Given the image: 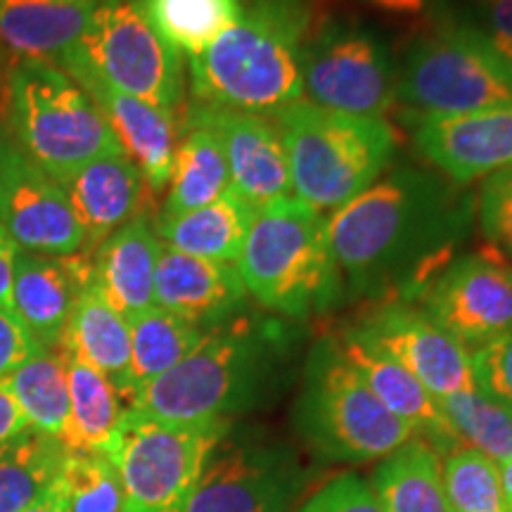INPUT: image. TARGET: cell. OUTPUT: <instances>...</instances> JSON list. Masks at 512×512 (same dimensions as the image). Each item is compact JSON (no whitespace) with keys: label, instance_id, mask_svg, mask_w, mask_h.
<instances>
[{"label":"cell","instance_id":"cell-33","mask_svg":"<svg viewBox=\"0 0 512 512\" xmlns=\"http://www.w3.org/2000/svg\"><path fill=\"white\" fill-rule=\"evenodd\" d=\"M29 427L60 441L69 418L67 354L41 349L3 382Z\"/></svg>","mask_w":512,"mask_h":512},{"label":"cell","instance_id":"cell-46","mask_svg":"<svg viewBox=\"0 0 512 512\" xmlns=\"http://www.w3.org/2000/svg\"><path fill=\"white\" fill-rule=\"evenodd\" d=\"M498 477H501L505 503H508V510L512 512V458L498 465Z\"/></svg>","mask_w":512,"mask_h":512},{"label":"cell","instance_id":"cell-45","mask_svg":"<svg viewBox=\"0 0 512 512\" xmlns=\"http://www.w3.org/2000/svg\"><path fill=\"white\" fill-rule=\"evenodd\" d=\"M22 512H67L64 510V496H62L60 479H55V484L50 486L46 494H43L41 498H36V501Z\"/></svg>","mask_w":512,"mask_h":512},{"label":"cell","instance_id":"cell-2","mask_svg":"<svg viewBox=\"0 0 512 512\" xmlns=\"http://www.w3.org/2000/svg\"><path fill=\"white\" fill-rule=\"evenodd\" d=\"M290 337L275 320L233 318L209 330L202 342L145 384L126 411L171 425L230 422L271 396Z\"/></svg>","mask_w":512,"mask_h":512},{"label":"cell","instance_id":"cell-5","mask_svg":"<svg viewBox=\"0 0 512 512\" xmlns=\"http://www.w3.org/2000/svg\"><path fill=\"white\" fill-rule=\"evenodd\" d=\"M283 140L292 195L313 209H339L384 176L396 155L384 117L332 112L297 100L273 114Z\"/></svg>","mask_w":512,"mask_h":512},{"label":"cell","instance_id":"cell-24","mask_svg":"<svg viewBox=\"0 0 512 512\" xmlns=\"http://www.w3.org/2000/svg\"><path fill=\"white\" fill-rule=\"evenodd\" d=\"M98 0H0V43L10 53L57 60L79 41Z\"/></svg>","mask_w":512,"mask_h":512},{"label":"cell","instance_id":"cell-10","mask_svg":"<svg viewBox=\"0 0 512 512\" xmlns=\"http://www.w3.org/2000/svg\"><path fill=\"white\" fill-rule=\"evenodd\" d=\"M69 50L117 91L169 114L181 107V55L152 29L140 0H98Z\"/></svg>","mask_w":512,"mask_h":512},{"label":"cell","instance_id":"cell-25","mask_svg":"<svg viewBox=\"0 0 512 512\" xmlns=\"http://www.w3.org/2000/svg\"><path fill=\"white\" fill-rule=\"evenodd\" d=\"M64 354L79 358L110 380L119 394H126L131 363V325L107 302L100 287H83L62 335Z\"/></svg>","mask_w":512,"mask_h":512},{"label":"cell","instance_id":"cell-6","mask_svg":"<svg viewBox=\"0 0 512 512\" xmlns=\"http://www.w3.org/2000/svg\"><path fill=\"white\" fill-rule=\"evenodd\" d=\"M5 128L57 183L93 159L124 152L91 95L55 60L41 57H24L12 67Z\"/></svg>","mask_w":512,"mask_h":512},{"label":"cell","instance_id":"cell-41","mask_svg":"<svg viewBox=\"0 0 512 512\" xmlns=\"http://www.w3.org/2000/svg\"><path fill=\"white\" fill-rule=\"evenodd\" d=\"M475 15L472 27L512 67V0H475Z\"/></svg>","mask_w":512,"mask_h":512},{"label":"cell","instance_id":"cell-35","mask_svg":"<svg viewBox=\"0 0 512 512\" xmlns=\"http://www.w3.org/2000/svg\"><path fill=\"white\" fill-rule=\"evenodd\" d=\"M57 479L67 512H124V486L105 453H67Z\"/></svg>","mask_w":512,"mask_h":512},{"label":"cell","instance_id":"cell-17","mask_svg":"<svg viewBox=\"0 0 512 512\" xmlns=\"http://www.w3.org/2000/svg\"><path fill=\"white\" fill-rule=\"evenodd\" d=\"M55 62L91 95L95 107L117 136L121 150L138 166L145 181L155 190L166 188L171 181L176 155L174 114L117 91L72 50H64Z\"/></svg>","mask_w":512,"mask_h":512},{"label":"cell","instance_id":"cell-19","mask_svg":"<svg viewBox=\"0 0 512 512\" xmlns=\"http://www.w3.org/2000/svg\"><path fill=\"white\" fill-rule=\"evenodd\" d=\"M93 278L86 254L50 256L19 249L10 306L41 349H60L64 328L83 287Z\"/></svg>","mask_w":512,"mask_h":512},{"label":"cell","instance_id":"cell-8","mask_svg":"<svg viewBox=\"0 0 512 512\" xmlns=\"http://www.w3.org/2000/svg\"><path fill=\"white\" fill-rule=\"evenodd\" d=\"M396 98L415 117L512 105V67L472 24H441L415 38L396 72Z\"/></svg>","mask_w":512,"mask_h":512},{"label":"cell","instance_id":"cell-44","mask_svg":"<svg viewBox=\"0 0 512 512\" xmlns=\"http://www.w3.org/2000/svg\"><path fill=\"white\" fill-rule=\"evenodd\" d=\"M363 3L380 8L394 15H422L432 5V0H363Z\"/></svg>","mask_w":512,"mask_h":512},{"label":"cell","instance_id":"cell-7","mask_svg":"<svg viewBox=\"0 0 512 512\" xmlns=\"http://www.w3.org/2000/svg\"><path fill=\"white\" fill-rule=\"evenodd\" d=\"M294 425L318 456L351 465L387 458L418 437L375 399L335 337H323L311 349Z\"/></svg>","mask_w":512,"mask_h":512},{"label":"cell","instance_id":"cell-3","mask_svg":"<svg viewBox=\"0 0 512 512\" xmlns=\"http://www.w3.org/2000/svg\"><path fill=\"white\" fill-rule=\"evenodd\" d=\"M311 34L306 0H245L235 27L190 60L200 105L275 114L302 100V50Z\"/></svg>","mask_w":512,"mask_h":512},{"label":"cell","instance_id":"cell-12","mask_svg":"<svg viewBox=\"0 0 512 512\" xmlns=\"http://www.w3.org/2000/svg\"><path fill=\"white\" fill-rule=\"evenodd\" d=\"M304 484V467L285 446H228L223 439L204 467L185 512H287Z\"/></svg>","mask_w":512,"mask_h":512},{"label":"cell","instance_id":"cell-39","mask_svg":"<svg viewBox=\"0 0 512 512\" xmlns=\"http://www.w3.org/2000/svg\"><path fill=\"white\" fill-rule=\"evenodd\" d=\"M297 512H387L368 479L361 475H342L320 486L306 498Z\"/></svg>","mask_w":512,"mask_h":512},{"label":"cell","instance_id":"cell-38","mask_svg":"<svg viewBox=\"0 0 512 512\" xmlns=\"http://www.w3.org/2000/svg\"><path fill=\"white\" fill-rule=\"evenodd\" d=\"M470 363L479 392L512 406V328L470 351Z\"/></svg>","mask_w":512,"mask_h":512},{"label":"cell","instance_id":"cell-43","mask_svg":"<svg viewBox=\"0 0 512 512\" xmlns=\"http://www.w3.org/2000/svg\"><path fill=\"white\" fill-rule=\"evenodd\" d=\"M19 247L0 226V306H10L12 294V273H15V259Z\"/></svg>","mask_w":512,"mask_h":512},{"label":"cell","instance_id":"cell-13","mask_svg":"<svg viewBox=\"0 0 512 512\" xmlns=\"http://www.w3.org/2000/svg\"><path fill=\"white\" fill-rule=\"evenodd\" d=\"M0 226L24 252L83 254L86 238L62 185L0 128Z\"/></svg>","mask_w":512,"mask_h":512},{"label":"cell","instance_id":"cell-28","mask_svg":"<svg viewBox=\"0 0 512 512\" xmlns=\"http://www.w3.org/2000/svg\"><path fill=\"white\" fill-rule=\"evenodd\" d=\"M69 418L60 444L67 453L110 451L126 408L124 396L105 375L67 354Z\"/></svg>","mask_w":512,"mask_h":512},{"label":"cell","instance_id":"cell-15","mask_svg":"<svg viewBox=\"0 0 512 512\" xmlns=\"http://www.w3.org/2000/svg\"><path fill=\"white\" fill-rule=\"evenodd\" d=\"M347 332L394 358L434 399L477 387L470 351L425 311L401 302L382 304Z\"/></svg>","mask_w":512,"mask_h":512},{"label":"cell","instance_id":"cell-14","mask_svg":"<svg viewBox=\"0 0 512 512\" xmlns=\"http://www.w3.org/2000/svg\"><path fill=\"white\" fill-rule=\"evenodd\" d=\"M420 299L434 323L475 351L512 328V264L489 252L453 256Z\"/></svg>","mask_w":512,"mask_h":512},{"label":"cell","instance_id":"cell-11","mask_svg":"<svg viewBox=\"0 0 512 512\" xmlns=\"http://www.w3.org/2000/svg\"><path fill=\"white\" fill-rule=\"evenodd\" d=\"M302 93L325 110L384 117L396 100V69L373 31L332 22L306 38Z\"/></svg>","mask_w":512,"mask_h":512},{"label":"cell","instance_id":"cell-36","mask_svg":"<svg viewBox=\"0 0 512 512\" xmlns=\"http://www.w3.org/2000/svg\"><path fill=\"white\" fill-rule=\"evenodd\" d=\"M444 484L453 512H510L498 465L470 448L446 453Z\"/></svg>","mask_w":512,"mask_h":512},{"label":"cell","instance_id":"cell-30","mask_svg":"<svg viewBox=\"0 0 512 512\" xmlns=\"http://www.w3.org/2000/svg\"><path fill=\"white\" fill-rule=\"evenodd\" d=\"M128 325H131V363H128L126 401H131L145 384L181 363L209 332L162 306L143 311L128 320Z\"/></svg>","mask_w":512,"mask_h":512},{"label":"cell","instance_id":"cell-20","mask_svg":"<svg viewBox=\"0 0 512 512\" xmlns=\"http://www.w3.org/2000/svg\"><path fill=\"white\" fill-rule=\"evenodd\" d=\"M249 294L233 264L197 259L176 252L162 242L157 275L155 306L214 330L245 311Z\"/></svg>","mask_w":512,"mask_h":512},{"label":"cell","instance_id":"cell-16","mask_svg":"<svg viewBox=\"0 0 512 512\" xmlns=\"http://www.w3.org/2000/svg\"><path fill=\"white\" fill-rule=\"evenodd\" d=\"M185 124L209 128L219 138L228 164L230 188L254 211L292 197L283 140L266 117L197 105L190 107Z\"/></svg>","mask_w":512,"mask_h":512},{"label":"cell","instance_id":"cell-29","mask_svg":"<svg viewBox=\"0 0 512 512\" xmlns=\"http://www.w3.org/2000/svg\"><path fill=\"white\" fill-rule=\"evenodd\" d=\"M169 183L171 188L159 221L207 207L233 190L221 143L209 128L185 124V136L176 147Z\"/></svg>","mask_w":512,"mask_h":512},{"label":"cell","instance_id":"cell-34","mask_svg":"<svg viewBox=\"0 0 512 512\" xmlns=\"http://www.w3.org/2000/svg\"><path fill=\"white\" fill-rule=\"evenodd\" d=\"M437 401L460 448L482 453L496 465L512 458V406L491 399L477 387Z\"/></svg>","mask_w":512,"mask_h":512},{"label":"cell","instance_id":"cell-21","mask_svg":"<svg viewBox=\"0 0 512 512\" xmlns=\"http://www.w3.org/2000/svg\"><path fill=\"white\" fill-rule=\"evenodd\" d=\"M143 181L138 166L124 152L93 159L62 178L60 185L86 238L83 254L91 256L114 230L136 216Z\"/></svg>","mask_w":512,"mask_h":512},{"label":"cell","instance_id":"cell-4","mask_svg":"<svg viewBox=\"0 0 512 512\" xmlns=\"http://www.w3.org/2000/svg\"><path fill=\"white\" fill-rule=\"evenodd\" d=\"M235 268L256 304L287 318L330 309L342 292L328 219L294 195L254 211Z\"/></svg>","mask_w":512,"mask_h":512},{"label":"cell","instance_id":"cell-22","mask_svg":"<svg viewBox=\"0 0 512 512\" xmlns=\"http://www.w3.org/2000/svg\"><path fill=\"white\" fill-rule=\"evenodd\" d=\"M337 342L361 380L389 413L408 422L415 434L439 453H451L460 448L446 415L441 413L439 401L406 368L351 332H344Z\"/></svg>","mask_w":512,"mask_h":512},{"label":"cell","instance_id":"cell-31","mask_svg":"<svg viewBox=\"0 0 512 512\" xmlns=\"http://www.w3.org/2000/svg\"><path fill=\"white\" fill-rule=\"evenodd\" d=\"M67 451L60 441L27 427L0 444V512H22L60 477Z\"/></svg>","mask_w":512,"mask_h":512},{"label":"cell","instance_id":"cell-23","mask_svg":"<svg viewBox=\"0 0 512 512\" xmlns=\"http://www.w3.org/2000/svg\"><path fill=\"white\" fill-rule=\"evenodd\" d=\"M162 240L143 214L107 238L93 252V283L126 320L155 306V275Z\"/></svg>","mask_w":512,"mask_h":512},{"label":"cell","instance_id":"cell-42","mask_svg":"<svg viewBox=\"0 0 512 512\" xmlns=\"http://www.w3.org/2000/svg\"><path fill=\"white\" fill-rule=\"evenodd\" d=\"M27 427V418L19 411V406L10 396L8 389H5V384H0V444L17 437V434L27 430Z\"/></svg>","mask_w":512,"mask_h":512},{"label":"cell","instance_id":"cell-9","mask_svg":"<svg viewBox=\"0 0 512 512\" xmlns=\"http://www.w3.org/2000/svg\"><path fill=\"white\" fill-rule=\"evenodd\" d=\"M230 422L171 425L124 411L107 456L124 486V512H185Z\"/></svg>","mask_w":512,"mask_h":512},{"label":"cell","instance_id":"cell-37","mask_svg":"<svg viewBox=\"0 0 512 512\" xmlns=\"http://www.w3.org/2000/svg\"><path fill=\"white\" fill-rule=\"evenodd\" d=\"M477 216L486 240L512 259V166L479 185Z\"/></svg>","mask_w":512,"mask_h":512},{"label":"cell","instance_id":"cell-26","mask_svg":"<svg viewBox=\"0 0 512 512\" xmlns=\"http://www.w3.org/2000/svg\"><path fill=\"white\" fill-rule=\"evenodd\" d=\"M370 486L387 512H453L439 451L420 437L382 458Z\"/></svg>","mask_w":512,"mask_h":512},{"label":"cell","instance_id":"cell-32","mask_svg":"<svg viewBox=\"0 0 512 512\" xmlns=\"http://www.w3.org/2000/svg\"><path fill=\"white\" fill-rule=\"evenodd\" d=\"M152 29L188 60L238 24L245 0H140Z\"/></svg>","mask_w":512,"mask_h":512},{"label":"cell","instance_id":"cell-27","mask_svg":"<svg viewBox=\"0 0 512 512\" xmlns=\"http://www.w3.org/2000/svg\"><path fill=\"white\" fill-rule=\"evenodd\" d=\"M252 219L254 209L233 190H228L207 207L174 219H162L157 223V235L166 247L176 252L235 266Z\"/></svg>","mask_w":512,"mask_h":512},{"label":"cell","instance_id":"cell-1","mask_svg":"<svg viewBox=\"0 0 512 512\" xmlns=\"http://www.w3.org/2000/svg\"><path fill=\"white\" fill-rule=\"evenodd\" d=\"M470 216L460 185L399 166L332 211L330 249L356 290L422 294L453 259Z\"/></svg>","mask_w":512,"mask_h":512},{"label":"cell","instance_id":"cell-18","mask_svg":"<svg viewBox=\"0 0 512 512\" xmlns=\"http://www.w3.org/2000/svg\"><path fill=\"white\" fill-rule=\"evenodd\" d=\"M413 143L451 183L484 181L512 166V105L460 117H415Z\"/></svg>","mask_w":512,"mask_h":512},{"label":"cell","instance_id":"cell-40","mask_svg":"<svg viewBox=\"0 0 512 512\" xmlns=\"http://www.w3.org/2000/svg\"><path fill=\"white\" fill-rule=\"evenodd\" d=\"M41 347L24 328L12 306H0V384L24 366Z\"/></svg>","mask_w":512,"mask_h":512}]
</instances>
